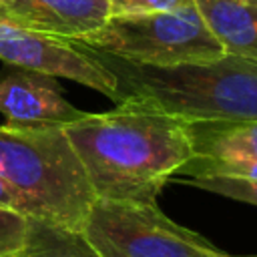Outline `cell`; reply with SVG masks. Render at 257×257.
<instances>
[{
    "label": "cell",
    "mask_w": 257,
    "mask_h": 257,
    "mask_svg": "<svg viewBox=\"0 0 257 257\" xmlns=\"http://www.w3.org/2000/svg\"><path fill=\"white\" fill-rule=\"evenodd\" d=\"M72 42L149 66L205 62L225 54L195 0H183L161 12L108 18L98 32Z\"/></svg>",
    "instance_id": "obj_4"
},
{
    "label": "cell",
    "mask_w": 257,
    "mask_h": 257,
    "mask_svg": "<svg viewBox=\"0 0 257 257\" xmlns=\"http://www.w3.org/2000/svg\"><path fill=\"white\" fill-rule=\"evenodd\" d=\"M225 54L257 64V0H195Z\"/></svg>",
    "instance_id": "obj_10"
},
{
    "label": "cell",
    "mask_w": 257,
    "mask_h": 257,
    "mask_svg": "<svg viewBox=\"0 0 257 257\" xmlns=\"http://www.w3.org/2000/svg\"><path fill=\"white\" fill-rule=\"evenodd\" d=\"M106 2H108V18H124V16L169 10L183 0H106Z\"/></svg>",
    "instance_id": "obj_14"
},
{
    "label": "cell",
    "mask_w": 257,
    "mask_h": 257,
    "mask_svg": "<svg viewBox=\"0 0 257 257\" xmlns=\"http://www.w3.org/2000/svg\"><path fill=\"white\" fill-rule=\"evenodd\" d=\"M80 233L100 257H227L157 203L96 199Z\"/></svg>",
    "instance_id": "obj_5"
},
{
    "label": "cell",
    "mask_w": 257,
    "mask_h": 257,
    "mask_svg": "<svg viewBox=\"0 0 257 257\" xmlns=\"http://www.w3.org/2000/svg\"><path fill=\"white\" fill-rule=\"evenodd\" d=\"M28 217L0 207V257H18L26 239Z\"/></svg>",
    "instance_id": "obj_13"
},
{
    "label": "cell",
    "mask_w": 257,
    "mask_h": 257,
    "mask_svg": "<svg viewBox=\"0 0 257 257\" xmlns=\"http://www.w3.org/2000/svg\"><path fill=\"white\" fill-rule=\"evenodd\" d=\"M8 2H10V0H0V8H2V6H6Z\"/></svg>",
    "instance_id": "obj_16"
},
{
    "label": "cell",
    "mask_w": 257,
    "mask_h": 257,
    "mask_svg": "<svg viewBox=\"0 0 257 257\" xmlns=\"http://www.w3.org/2000/svg\"><path fill=\"white\" fill-rule=\"evenodd\" d=\"M0 175L28 207V217L80 231L96 201L64 126L0 124Z\"/></svg>",
    "instance_id": "obj_3"
},
{
    "label": "cell",
    "mask_w": 257,
    "mask_h": 257,
    "mask_svg": "<svg viewBox=\"0 0 257 257\" xmlns=\"http://www.w3.org/2000/svg\"><path fill=\"white\" fill-rule=\"evenodd\" d=\"M183 183L209 193L223 195L227 199L257 205V179L229 177V175H201V177H187L183 179Z\"/></svg>",
    "instance_id": "obj_12"
},
{
    "label": "cell",
    "mask_w": 257,
    "mask_h": 257,
    "mask_svg": "<svg viewBox=\"0 0 257 257\" xmlns=\"http://www.w3.org/2000/svg\"><path fill=\"white\" fill-rule=\"evenodd\" d=\"M0 60L84 84L108 98L116 96L114 74L88 50L72 40H62L18 26L0 16Z\"/></svg>",
    "instance_id": "obj_6"
},
{
    "label": "cell",
    "mask_w": 257,
    "mask_h": 257,
    "mask_svg": "<svg viewBox=\"0 0 257 257\" xmlns=\"http://www.w3.org/2000/svg\"><path fill=\"white\" fill-rule=\"evenodd\" d=\"M189 133L193 157L177 175L257 179V118L189 122Z\"/></svg>",
    "instance_id": "obj_8"
},
{
    "label": "cell",
    "mask_w": 257,
    "mask_h": 257,
    "mask_svg": "<svg viewBox=\"0 0 257 257\" xmlns=\"http://www.w3.org/2000/svg\"><path fill=\"white\" fill-rule=\"evenodd\" d=\"M227 257H233V255H227ZM247 257H257V255H247Z\"/></svg>",
    "instance_id": "obj_17"
},
{
    "label": "cell",
    "mask_w": 257,
    "mask_h": 257,
    "mask_svg": "<svg viewBox=\"0 0 257 257\" xmlns=\"http://www.w3.org/2000/svg\"><path fill=\"white\" fill-rule=\"evenodd\" d=\"M0 16L34 32L80 40L108 22L106 0H10Z\"/></svg>",
    "instance_id": "obj_9"
},
{
    "label": "cell",
    "mask_w": 257,
    "mask_h": 257,
    "mask_svg": "<svg viewBox=\"0 0 257 257\" xmlns=\"http://www.w3.org/2000/svg\"><path fill=\"white\" fill-rule=\"evenodd\" d=\"M84 50L114 74L116 104H147L187 122L257 118V64L243 58L223 54L205 62L149 66Z\"/></svg>",
    "instance_id": "obj_2"
},
{
    "label": "cell",
    "mask_w": 257,
    "mask_h": 257,
    "mask_svg": "<svg viewBox=\"0 0 257 257\" xmlns=\"http://www.w3.org/2000/svg\"><path fill=\"white\" fill-rule=\"evenodd\" d=\"M0 207L2 209H10V211H16L24 217H28V207L24 203V199L16 193V189L0 175Z\"/></svg>",
    "instance_id": "obj_15"
},
{
    "label": "cell",
    "mask_w": 257,
    "mask_h": 257,
    "mask_svg": "<svg viewBox=\"0 0 257 257\" xmlns=\"http://www.w3.org/2000/svg\"><path fill=\"white\" fill-rule=\"evenodd\" d=\"M18 257H100L80 231L28 217L26 239Z\"/></svg>",
    "instance_id": "obj_11"
},
{
    "label": "cell",
    "mask_w": 257,
    "mask_h": 257,
    "mask_svg": "<svg viewBox=\"0 0 257 257\" xmlns=\"http://www.w3.org/2000/svg\"><path fill=\"white\" fill-rule=\"evenodd\" d=\"M0 114L8 126H64L86 112L66 100L58 78L30 68H0Z\"/></svg>",
    "instance_id": "obj_7"
},
{
    "label": "cell",
    "mask_w": 257,
    "mask_h": 257,
    "mask_svg": "<svg viewBox=\"0 0 257 257\" xmlns=\"http://www.w3.org/2000/svg\"><path fill=\"white\" fill-rule=\"evenodd\" d=\"M96 199L157 203L161 189L191 161L189 122L139 102L86 112L64 124Z\"/></svg>",
    "instance_id": "obj_1"
}]
</instances>
